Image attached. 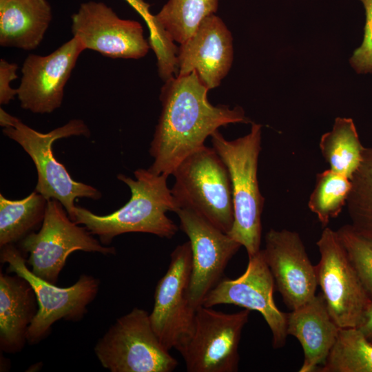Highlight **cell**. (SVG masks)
Returning a JSON list of instances; mask_svg holds the SVG:
<instances>
[{"label":"cell","mask_w":372,"mask_h":372,"mask_svg":"<svg viewBox=\"0 0 372 372\" xmlns=\"http://www.w3.org/2000/svg\"><path fill=\"white\" fill-rule=\"evenodd\" d=\"M261 128L252 123L249 134L232 141L218 130L211 135L212 147L226 165L231 183L234 223L227 234L245 248L248 256L260 250L265 203L258 180Z\"/></svg>","instance_id":"3"},{"label":"cell","mask_w":372,"mask_h":372,"mask_svg":"<svg viewBox=\"0 0 372 372\" xmlns=\"http://www.w3.org/2000/svg\"><path fill=\"white\" fill-rule=\"evenodd\" d=\"M164 82L160 94L161 112L149 150L154 161L148 169L153 173L172 175L219 127L251 123L239 106L211 104L207 99L209 90L195 71Z\"/></svg>","instance_id":"1"},{"label":"cell","mask_w":372,"mask_h":372,"mask_svg":"<svg viewBox=\"0 0 372 372\" xmlns=\"http://www.w3.org/2000/svg\"><path fill=\"white\" fill-rule=\"evenodd\" d=\"M318 285L329 312L340 328L357 327L372 301L351 263L336 231L325 227L316 242Z\"/></svg>","instance_id":"10"},{"label":"cell","mask_w":372,"mask_h":372,"mask_svg":"<svg viewBox=\"0 0 372 372\" xmlns=\"http://www.w3.org/2000/svg\"><path fill=\"white\" fill-rule=\"evenodd\" d=\"M52 19V8L47 0H0L1 46L36 49Z\"/></svg>","instance_id":"20"},{"label":"cell","mask_w":372,"mask_h":372,"mask_svg":"<svg viewBox=\"0 0 372 372\" xmlns=\"http://www.w3.org/2000/svg\"><path fill=\"white\" fill-rule=\"evenodd\" d=\"M175 212L180 229L188 236L191 245L188 297L190 305L196 309L221 280L228 262L242 245L192 209L180 208Z\"/></svg>","instance_id":"12"},{"label":"cell","mask_w":372,"mask_h":372,"mask_svg":"<svg viewBox=\"0 0 372 372\" xmlns=\"http://www.w3.org/2000/svg\"><path fill=\"white\" fill-rule=\"evenodd\" d=\"M250 310L226 313L203 305L196 309L192 331L177 351L188 372H236L238 346Z\"/></svg>","instance_id":"9"},{"label":"cell","mask_w":372,"mask_h":372,"mask_svg":"<svg viewBox=\"0 0 372 372\" xmlns=\"http://www.w3.org/2000/svg\"><path fill=\"white\" fill-rule=\"evenodd\" d=\"M275 282L262 249L249 256L245 272L236 279L221 280L207 294L202 305L234 304L258 311L272 333L274 349L285 346L288 335L287 313L277 307L273 299Z\"/></svg>","instance_id":"14"},{"label":"cell","mask_w":372,"mask_h":372,"mask_svg":"<svg viewBox=\"0 0 372 372\" xmlns=\"http://www.w3.org/2000/svg\"><path fill=\"white\" fill-rule=\"evenodd\" d=\"M318 372H372V342L357 327L341 328Z\"/></svg>","instance_id":"24"},{"label":"cell","mask_w":372,"mask_h":372,"mask_svg":"<svg viewBox=\"0 0 372 372\" xmlns=\"http://www.w3.org/2000/svg\"><path fill=\"white\" fill-rule=\"evenodd\" d=\"M170 259L166 273L156 285L149 313L154 332L169 351L177 350L189 338L194 326L196 309L188 297L192 262L189 241L178 245Z\"/></svg>","instance_id":"11"},{"label":"cell","mask_w":372,"mask_h":372,"mask_svg":"<svg viewBox=\"0 0 372 372\" xmlns=\"http://www.w3.org/2000/svg\"><path fill=\"white\" fill-rule=\"evenodd\" d=\"M85 227L70 219L63 205L55 199L48 201L41 227L21 240V248L29 254L27 264L32 272L56 284L68 257L75 251L115 254L114 247H107L93 237Z\"/></svg>","instance_id":"8"},{"label":"cell","mask_w":372,"mask_h":372,"mask_svg":"<svg viewBox=\"0 0 372 372\" xmlns=\"http://www.w3.org/2000/svg\"><path fill=\"white\" fill-rule=\"evenodd\" d=\"M38 311V302L30 283L23 277L0 273V348L3 352H20L28 342V329Z\"/></svg>","instance_id":"19"},{"label":"cell","mask_w":372,"mask_h":372,"mask_svg":"<svg viewBox=\"0 0 372 372\" xmlns=\"http://www.w3.org/2000/svg\"><path fill=\"white\" fill-rule=\"evenodd\" d=\"M319 146L329 169L351 179L361 163L364 149L353 121L336 118L332 130L322 136Z\"/></svg>","instance_id":"23"},{"label":"cell","mask_w":372,"mask_h":372,"mask_svg":"<svg viewBox=\"0 0 372 372\" xmlns=\"http://www.w3.org/2000/svg\"><path fill=\"white\" fill-rule=\"evenodd\" d=\"M0 259L1 263L8 265V273L24 278L36 295L38 311L28 331L30 344H37L48 336L52 325L59 320H81L99 289V280L90 275H81L68 287H58L38 277L28 268L22 253L14 245L1 247Z\"/></svg>","instance_id":"7"},{"label":"cell","mask_w":372,"mask_h":372,"mask_svg":"<svg viewBox=\"0 0 372 372\" xmlns=\"http://www.w3.org/2000/svg\"><path fill=\"white\" fill-rule=\"evenodd\" d=\"M340 329L331 318L322 293L287 313V333L298 339L304 352L300 372L316 371Z\"/></svg>","instance_id":"18"},{"label":"cell","mask_w":372,"mask_h":372,"mask_svg":"<svg viewBox=\"0 0 372 372\" xmlns=\"http://www.w3.org/2000/svg\"><path fill=\"white\" fill-rule=\"evenodd\" d=\"M48 200L34 191L21 200L0 194V247L21 241L41 225Z\"/></svg>","instance_id":"22"},{"label":"cell","mask_w":372,"mask_h":372,"mask_svg":"<svg viewBox=\"0 0 372 372\" xmlns=\"http://www.w3.org/2000/svg\"><path fill=\"white\" fill-rule=\"evenodd\" d=\"M364 8L366 22L361 45L353 52L350 63L359 74L372 73V0H360Z\"/></svg>","instance_id":"28"},{"label":"cell","mask_w":372,"mask_h":372,"mask_svg":"<svg viewBox=\"0 0 372 372\" xmlns=\"http://www.w3.org/2000/svg\"><path fill=\"white\" fill-rule=\"evenodd\" d=\"M18 65L10 63L3 59H0V104L7 105L15 96H17V89L10 87V83L17 79V70Z\"/></svg>","instance_id":"29"},{"label":"cell","mask_w":372,"mask_h":372,"mask_svg":"<svg viewBox=\"0 0 372 372\" xmlns=\"http://www.w3.org/2000/svg\"><path fill=\"white\" fill-rule=\"evenodd\" d=\"M357 328L372 342V301L365 309Z\"/></svg>","instance_id":"31"},{"label":"cell","mask_w":372,"mask_h":372,"mask_svg":"<svg viewBox=\"0 0 372 372\" xmlns=\"http://www.w3.org/2000/svg\"><path fill=\"white\" fill-rule=\"evenodd\" d=\"M264 259L285 304L291 310L316 296L318 287L313 265L299 234L271 229L265 236Z\"/></svg>","instance_id":"16"},{"label":"cell","mask_w":372,"mask_h":372,"mask_svg":"<svg viewBox=\"0 0 372 372\" xmlns=\"http://www.w3.org/2000/svg\"><path fill=\"white\" fill-rule=\"evenodd\" d=\"M138 13L143 17L147 25L149 35L155 32L156 24L154 19V14L149 11L150 5L145 0H125Z\"/></svg>","instance_id":"30"},{"label":"cell","mask_w":372,"mask_h":372,"mask_svg":"<svg viewBox=\"0 0 372 372\" xmlns=\"http://www.w3.org/2000/svg\"><path fill=\"white\" fill-rule=\"evenodd\" d=\"M0 125L3 127V133L19 144L32 160L37 172L34 191L48 200L59 201L71 220L74 218L76 198L98 200L102 197L96 188L74 180L52 151V145L58 139L90 136V131L83 120L72 119L48 133H41L1 108Z\"/></svg>","instance_id":"4"},{"label":"cell","mask_w":372,"mask_h":372,"mask_svg":"<svg viewBox=\"0 0 372 372\" xmlns=\"http://www.w3.org/2000/svg\"><path fill=\"white\" fill-rule=\"evenodd\" d=\"M171 189L178 209H189L228 234L234 223L232 188L227 167L216 151L205 145L174 169Z\"/></svg>","instance_id":"5"},{"label":"cell","mask_w":372,"mask_h":372,"mask_svg":"<svg viewBox=\"0 0 372 372\" xmlns=\"http://www.w3.org/2000/svg\"><path fill=\"white\" fill-rule=\"evenodd\" d=\"M219 0H168L154 14L156 46L171 47L185 41L207 17L216 14Z\"/></svg>","instance_id":"21"},{"label":"cell","mask_w":372,"mask_h":372,"mask_svg":"<svg viewBox=\"0 0 372 372\" xmlns=\"http://www.w3.org/2000/svg\"><path fill=\"white\" fill-rule=\"evenodd\" d=\"M154 332L149 313L134 308L118 318L96 342L95 355L111 372H172L178 361Z\"/></svg>","instance_id":"6"},{"label":"cell","mask_w":372,"mask_h":372,"mask_svg":"<svg viewBox=\"0 0 372 372\" xmlns=\"http://www.w3.org/2000/svg\"><path fill=\"white\" fill-rule=\"evenodd\" d=\"M135 179L119 174L117 178L130 189V200L121 208L107 215L95 214L76 206L73 221L99 238L104 245H110L117 236L131 232L148 233L171 238L177 232V225L166 215L176 211L177 205L169 189V176L156 174L149 169L134 172Z\"/></svg>","instance_id":"2"},{"label":"cell","mask_w":372,"mask_h":372,"mask_svg":"<svg viewBox=\"0 0 372 372\" xmlns=\"http://www.w3.org/2000/svg\"><path fill=\"white\" fill-rule=\"evenodd\" d=\"M85 50L72 37L46 56L30 54L21 68L17 97L21 107L34 114H50L62 104L64 88Z\"/></svg>","instance_id":"15"},{"label":"cell","mask_w":372,"mask_h":372,"mask_svg":"<svg viewBox=\"0 0 372 372\" xmlns=\"http://www.w3.org/2000/svg\"><path fill=\"white\" fill-rule=\"evenodd\" d=\"M177 74L195 71L209 89L220 85L233 61V39L224 21L216 14L206 17L192 35L180 44Z\"/></svg>","instance_id":"17"},{"label":"cell","mask_w":372,"mask_h":372,"mask_svg":"<svg viewBox=\"0 0 372 372\" xmlns=\"http://www.w3.org/2000/svg\"><path fill=\"white\" fill-rule=\"evenodd\" d=\"M336 232L351 263L372 300V240L357 232L351 224L342 226Z\"/></svg>","instance_id":"27"},{"label":"cell","mask_w":372,"mask_h":372,"mask_svg":"<svg viewBox=\"0 0 372 372\" xmlns=\"http://www.w3.org/2000/svg\"><path fill=\"white\" fill-rule=\"evenodd\" d=\"M346 205L353 228L372 240V147H364L362 159L351 178Z\"/></svg>","instance_id":"25"},{"label":"cell","mask_w":372,"mask_h":372,"mask_svg":"<svg viewBox=\"0 0 372 372\" xmlns=\"http://www.w3.org/2000/svg\"><path fill=\"white\" fill-rule=\"evenodd\" d=\"M351 186L350 178L331 169L317 174L315 188L310 195L308 206L323 227L340 214L346 205Z\"/></svg>","instance_id":"26"},{"label":"cell","mask_w":372,"mask_h":372,"mask_svg":"<svg viewBox=\"0 0 372 372\" xmlns=\"http://www.w3.org/2000/svg\"><path fill=\"white\" fill-rule=\"evenodd\" d=\"M72 32L83 45L112 59L144 57L150 45L141 24L120 18L103 2L82 3L72 15Z\"/></svg>","instance_id":"13"}]
</instances>
